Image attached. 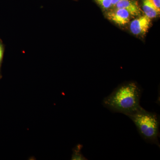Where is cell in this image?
Instances as JSON below:
<instances>
[{
  "label": "cell",
  "instance_id": "30bf717a",
  "mask_svg": "<svg viewBox=\"0 0 160 160\" xmlns=\"http://www.w3.org/2000/svg\"><path fill=\"white\" fill-rule=\"evenodd\" d=\"M157 9L160 12V0H152Z\"/></svg>",
  "mask_w": 160,
  "mask_h": 160
},
{
  "label": "cell",
  "instance_id": "7a4b0ae2",
  "mask_svg": "<svg viewBox=\"0 0 160 160\" xmlns=\"http://www.w3.org/2000/svg\"><path fill=\"white\" fill-rule=\"evenodd\" d=\"M144 139L159 146V118L154 112L146 111L141 107L135 112L128 115Z\"/></svg>",
  "mask_w": 160,
  "mask_h": 160
},
{
  "label": "cell",
  "instance_id": "5b68a950",
  "mask_svg": "<svg viewBox=\"0 0 160 160\" xmlns=\"http://www.w3.org/2000/svg\"><path fill=\"white\" fill-rule=\"evenodd\" d=\"M117 9H126L130 15L138 16L141 14V9L138 3L132 0H122L115 6Z\"/></svg>",
  "mask_w": 160,
  "mask_h": 160
},
{
  "label": "cell",
  "instance_id": "3957f363",
  "mask_svg": "<svg viewBox=\"0 0 160 160\" xmlns=\"http://www.w3.org/2000/svg\"><path fill=\"white\" fill-rule=\"evenodd\" d=\"M151 24V19L146 15L135 19L131 22L130 29L136 35L144 34L148 31Z\"/></svg>",
  "mask_w": 160,
  "mask_h": 160
},
{
  "label": "cell",
  "instance_id": "277c9868",
  "mask_svg": "<svg viewBox=\"0 0 160 160\" xmlns=\"http://www.w3.org/2000/svg\"><path fill=\"white\" fill-rule=\"evenodd\" d=\"M108 18L120 26H124L130 21V15L126 9H117L108 13Z\"/></svg>",
  "mask_w": 160,
  "mask_h": 160
},
{
  "label": "cell",
  "instance_id": "52a82bcc",
  "mask_svg": "<svg viewBox=\"0 0 160 160\" xmlns=\"http://www.w3.org/2000/svg\"><path fill=\"white\" fill-rule=\"evenodd\" d=\"M82 146L78 145L73 149V153L72 157V160H87L86 158L81 153V150L82 148Z\"/></svg>",
  "mask_w": 160,
  "mask_h": 160
},
{
  "label": "cell",
  "instance_id": "8992f818",
  "mask_svg": "<svg viewBox=\"0 0 160 160\" xmlns=\"http://www.w3.org/2000/svg\"><path fill=\"white\" fill-rule=\"evenodd\" d=\"M142 9L145 15L150 19L157 17L160 13V12L155 7L152 0H143Z\"/></svg>",
  "mask_w": 160,
  "mask_h": 160
},
{
  "label": "cell",
  "instance_id": "6da1fadb",
  "mask_svg": "<svg viewBox=\"0 0 160 160\" xmlns=\"http://www.w3.org/2000/svg\"><path fill=\"white\" fill-rule=\"evenodd\" d=\"M142 92L134 82L122 84L104 99L103 106L113 112L128 116L142 107L140 102Z\"/></svg>",
  "mask_w": 160,
  "mask_h": 160
},
{
  "label": "cell",
  "instance_id": "ba28073f",
  "mask_svg": "<svg viewBox=\"0 0 160 160\" xmlns=\"http://www.w3.org/2000/svg\"><path fill=\"white\" fill-rule=\"evenodd\" d=\"M5 52V46L2 41L0 39V79L2 78V66Z\"/></svg>",
  "mask_w": 160,
  "mask_h": 160
},
{
  "label": "cell",
  "instance_id": "9c48e42d",
  "mask_svg": "<svg viewBox=\"0 0 160 160\" xmlns=\"http://www.w3.org/2000/svg\"><path fill=\"white\" fill-rule=\"evenodd\" d=\"M104 9H109L112 5V0H97Z\"/></svg>",
  "mask_w": 160,
  "mask_h": 160
},
{
  "label": "cell",
  "instance_id": "8fae6325",
  "mask_svg": "<svg viewBox=\"0 0 160 160\" xmlns=\"http://www.w3.org/2000/svg\"><path fill=\"white\" fill-rule=\"evenodd\" d=\"M122 1V0H112V6H115L119 2H120V1Z\"/></svg>",
  "mask_w": 160,
  "mask_h": 160
}]
</instances>
